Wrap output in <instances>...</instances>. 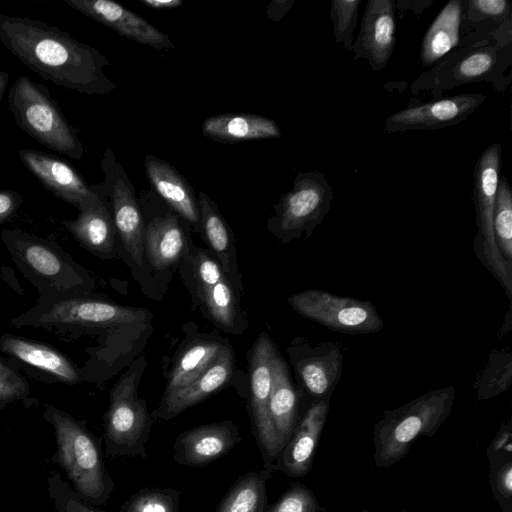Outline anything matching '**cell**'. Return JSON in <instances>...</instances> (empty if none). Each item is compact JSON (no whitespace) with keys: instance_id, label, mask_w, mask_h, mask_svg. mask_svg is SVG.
<instances>
[{"instance_id":"obj_1","label":"cell","mask_w":512,"mask_h":512,"mask_svg":"<svg viewBox=\"0 0 512 512\" xmlns=\"http://www.w3.org/2000/svg\"><path fill=\"white\" fill-rule=\"evenodd\" d=\"M0 42L43 79L87 95L116 88L104 72L108 59L58 26L37 19L0 14Z\"/></svg>"},{"instance_id":"obj_2","label":"cell","mask_w":512,"mask_h":512,"mask_svg":"<svg viewBox=\"0 0 512 512\" xmlns=\"http://www.w3.org/2000/svg\"><path fill=\"white\" fill-rule=\"evenodd\" d=\"M2 241L18 269L44 300L83 296L93 287L88 272L59 245L19 229L2 230Z\"/></svg>"},{"instance_id":"obj_3","label":"cell","mask_w":512,"mask_h":512,"mask_svg":"<svg viewBox=\"0 0 512 512\" xmlns=\"http://www.w3.org/2000/svg\"><path fill=\"white\" fill-rule=\"evenodd\" d=\"M43 418L54 428L57 451L53 460L65 471L73 489L86 502L104 504L114 487L97 439L67 412L49 404Z\"/></svg>"},{"instance_id":"obj_4","label":"cell","mask_w":512,"mask_h":512,"mask_svg":"<svg viewBox=\"0 0 512 512\" xmlns=\"http://www.w3.org/2000/svg\"><path fill=\"white\" fill-rule=\"evenodd\" d=\"M456 388L432 390L393 410H385L374 426L376 467L392 466L420 436H432L449 416Z\"/></svg>"},{"instance_id":"obj_5","label":"cell","mask_w":512,"mask_h":512,"mask_svg":"<svg viewBox=\"0 0 512 512\" xmlns=\"http://www.w3.org/2000/svg\"><path fill=\"white\" fill-rule=\"evenodd\" d=\"M7 102L18 127L44 146L71 159L84 156L77 130L64 117L46 85L19 76Z\"/></svg>"},{"instance_id":"obj_6","label":"cell","mask_w":512,"mask_h":512,"mask_svg":"<svg viewBox=\"0 0 512 512\" xmlns=\"http://www.w3.org/2000/svg\"><path fill=\"white\" fill-rule=\"evenodd\" d=\"M142 309L121 306L85 296L39 299L38 304L10 321L16 327L32 326L68 332L75 329L118 328L147 319Z\"/></svg>"},{"instance_id":"obj_7","label":"cell","mask_w":512,"mask_h":512,"mask_svg":"<svg viewBox=\"0 0 512 512\" xmlns=\"http://www.w3.org/2000/svg\"><path fill=\"white\" fill-rule=\"evenodd\" d=\"M146 367L144 356L139 357L114 385L105 415L104 439L110 457L147 455L151 417L147 404L137 394L141 375Z\"/></svg>"},{"instance_id":"obj_8","label":"cell","mask_w":512,"mask_h":512,"mask_svg":"<svg viewBox=\"0 0 512 512\" xmlns=\"http://www.w3.org/2000/svg\"><path fill=\"white\" fill-rule=\"evenodd\" d=\"M501 147L494 143L479 157L473 173V202L476 211L477 234L474 252L480 263L498 281L512 300V262L500 254L493 229V215L499 180Z\"/></svg>"},{"instance_id":"obj_9","label":"cell","mask_w":512,"mask_h":512,"mask_svg":"<svg viewBox=\"0 0 512 512\" xmlns=\"http://www.w3.org/2000/svg\"><path fill=\"white\" fill-rule=\"evenodd\" d=\"M332 199V188L323 173L300 172L291 191L282 194L274 206L268 230L282 243L303 235L307 239L328 214Z\"/></svg>"},{"instance_id":"obj_10","label":"cell","mask_w":512,"mask_h":512,"mask_svg":"<svg viewBox=\"0 0 512 512\" xmlns=\"http://www.w3.org/2000/svg\"><path fill=\"white\" fill-rule=\"evenodd\" d=\"M288 303L302 317L339 333H376L384 327L381 316L368 300L310 289L291 295Z\"/></svg>"},{"instance_id":"obj_11","label":"cell","mask_w":512,"mask_h":512,"mask_svg":"<svg viewBox=\"0 0 512 512\" xmlns=\"http://www.w3.org/2000/svg\"><path fill=\"white\" fill-rule=\"evenodd\" d=\"M101 168L104 182L96 186L109 201L116 231L123 246L133 260L141 265L145 224L134 186L110 147L104 151Z\"/></svg>"},{"instance_id":"obj_12","label":"cell","mask_w":512,"mask_h":512,"mask_svg":"<svg viewBox=\"0 0 512 512\" xmlns=\"http://www.w3.org/2000/svg\"><path fill=\"white\" fill-rule=\"evenodd\" d=\"M291 364L304 391L315 402L329 400L336 388L343 368L339 347L329 341L310 345L297 337L288 348Z\"/></svg>"},{"instance_id":"obj_13","label":"cell","mask_w":512,"mask_h":512,"mask_svg":"<svg viewBox=\"0 0 512 512\" xmlns=\"http://www.w3.org/2000/svg\"><path fill=\"white\" fill-rule=\"evenodd\" d=\"M276 351L269 336L261 333L249 356L252 420L259 445L268 465H271V462L282 451L268 412L271 367Z\"/></svg>"},{"instance_id":"obj_14","label":"cell","mask_w":512,"mask_h":512,"mask_svg":"<svg viewBox=\"0 0 512 512\" xmlns=\"http://www.w3.org/2000/svg\"><path fill=\"white\" fill-rule=\"evenodd\" d=\"M19 158L54 196L73 205L78 211L95 204L100 195L86 183L82 175L69 162L36 149L18 151Z\"/></svg>"},{"instance_id":"obj_15","label":"cell","mask_w":512,"mask_h":512,"mask_svg":"<svg viewBox=\"0 0 512 512\" xmlns=\"http://www.w3.org/2000/svg\"><path fill=\"white\" fill-rule=\"evenodd\" d=\"M485 99L483 94H460L407 107L389 116L383 128L392 133L449 127L464 121Z\"/></svg>"},{"instance_id":"obj_16","label":"cell","mask_w":512,"mask_h":512,"mask_svg":"<svg viewBox=\"0 0 512 512\" xmlns=\"http://www.w3.org/2000/svg\"><path fill=\"white\" fill-rule=\"evenodd\" d=\"M0 350L15 363L39 374L42 381L75 385L81 373L75 363L58 349L18 335L0 336Z\"/></svg>"},{"instance_id":"obj_17","label":"cell","mask_w":512,"mask_h":512,"mask_svg":"<svg viewBox=\"0 0 512 512\" xmlns=\"http://www.w3.org/2000/svg\"><path fill=\"white\" fill-rule=\"evenodd\" d=\"M62 1L72 9L137 43L157 50L175 47L168 35L116 2L110 0Z\"/></svg>"},{"instance_id":"obj_18","label":"cell","mask_w":512,"mask_h":512,"mask_svg":"<svg viewBox=\"0 0 512 512\" xmlns=\"http://www.w3.org/2000/svg\"><path fill=\"white\" fill-rule=\"evenodd\" d=\"M395 24V1H369L360 32L350 47L354 58L366 59L374 71L384 69L395 46Z\"/></svg>"},{"instance_id":"obj_19","label":"cell","mask_w":512,"mask_h":512,"mask_svg":"<svg viewBox=\"0 0 512 512\" xmlns=\"http://www.w3.org/2000/svg\"><path fill=\"white\" fill-rule=\"evenodd\" d=\"M510 47H479L453 53L441 61L431 72L433 86L442 89L460 84L493 80L496 72H504Z\"/></svg>"},{"instance_id":"obj_20","label":"cell","mask_w":512,"mask_h":512,"mask_svg":"<svg viewBox=\"0 0 512 512\" xmlns=\"http://www.w3.org/2000/svg\"><path fill=\"white\" fill-rule=\"evenodd\" d=\"M239 440L237 426L231 421L195 427L178 436L173 459L186 466L206 465L228 453Z\"/></svg>"},{"instance_id":"obj_21","label":"cell","mask_w":512,"mask_h":512,"mask_svg":"<svg viewBox=\"0 0 512 512\" xmlns=\"http://www.w3.org/2000/svg\"><path fill=\"white\" fill-rule=\"evenodd\" d=\"M146 176L158 196L186 223L201 233V219L194 191L189 182L172 165L148 154L144 160Z\"/></svg>"},{"instance_id":"obj_22","label":"cell","mask_w":512,"mask_h":512,"mask_svg":"<svg viewBox=\"0 0 512 512\" xmlns=\"http://www.w3.org/2000/svg\"><path fill=\"white\" fill-rule=\"evenodd\" d=\"M90 187L99 193V200L80 210L74 220H64L63 225L82 247L100 258H111L117 231L110 204L96 184Z\"/></svg>"},{"instance_id":"obj_23","label":"cell","mask_w":512,"mask_h":512,"mask_svg":"<svg viewBox=\"0 0 512 512\" xmlns=\"http://www.w3.org/2000/svg\"><path fill=\"white\" fill-rule=\"evenodd\" d=\"M233 368L234 355L232 349L226 345L202 375L187 386L163 396L157 412L158 418H173L222 389L229 382Z\"/></svg>"},{"instance_id":"obj_24","label":"cell","mask_w":512,"mask_h":512,"mask_svg":"<svg viewBox=\"0 0 512 512\" xmlns=\"http://www.w3.org/2000/svg\"><path fill=\"white\" fill-rule=\"evenodd\" d=\"M185 223L171 210L145 225L144 254L155 269H166L184 257L192 244Z\"/></svg>"},{"instance_id":"obj_25","label":"cell","mask_w":512,"mask_h":512,"mask_svg":"<svg viewBox=\"0 0 512 512\" xmlns=\"http://www.w3.org/2000/svg\"><path fill=\"white\" fill-rule=\"evenodd\" d=\"M201 235L208 244L224 274L243 293L242 275L238 269L234 234L215 202L204 192L198 193Z\"/></svg>"},{"instance_id":"obj_26","label":"cell","mask_w":512,"mask_h":512,"mask_svg":"<svg viewBox=\"0 0 512 512\" xmlns=\"http://www.w3.org/2000/svg\"><path fill=\"white\" fill-rule=\"evenodd\" d=\"M329 409V400L313 403L284 446L281 467L291 476H303L311 467Z\"/></svg>"},{"instance_id":"obj_27","label":"cell","mask_w":512,"mask_h":512,"mask_svg":"<svg viewBox=\"0 0 512 512\" xmlns=\"http://www.w3.org/2000/svg\"><path fill=\"white\" fill-rule=\"evenodd\" d=\"M205 137L217 142L236 143L280 138L276 122L250 113H223L208 117L202 124Z\"/></svg>"},{"instance_id":"obj_28","label":"cell","mask_w":512,"mask_h":512,"mask_svg":"<svg viewBox=\"0 0 512 512\" xmlns=\"http://www.w3.org/2000/svg\"><path fill=\"white\" fill-rule=\"evenodd\" d=\"M297 406L298 396L289 369L284 359L276 351L271 367L268 412L282 449L294 432Z\"/></svg>"},{"instance_id":"obj_29","label":"cell","mask_w":512,"mask_h":512,"mask_svg":"<svg viewBox=\"0 0 512 512\" xmlns=\"http://www.w3.org/2000/svg\"><path fill=\"white\" fill-rule=\"evenodd\" d=\"M239 293L226 276L217 284L198 291L193 297L196 305L217 327L229 333L242 334L247 320L240 307Z\"/></svg>"},{"instance_id":"obj_30","label":"cell","mask_w":512,"mask_h":512,"mask_svg":"<svg viewBox=\"0 0 512 512\" xmlns=\"http://www.w3.org/2000/svg\"><path fill=\"white\" fill-rule=\"evenodd\" d=\"M464 17L463 2H448L428 28L420 50L424 66L439 61L459 43V32Z\"/></svg>"},{"instance_id":"obj_31","label":"cell","mask_w":512,"mask_h":512,"mask_svg":"<svg viewBox=\"0 0 512 512\" xmlns=\"http://www.w3.org/2000/svg\"><path fill=\"white\" fill-rule=\"evenodd\" d=\"M226 345L215 339L197 340L189 345L176 360L163 396L187 386L202 375Z\"/></svg>"},{"instance_id":"obj_32","label":"cell","mask_w":512,"mask_h":512,"mask_svg":"<svg viewBox=\"0 0 512 512\" xmlns=\"http://www.w3.org/2000/svg\"><path fill=\"white\" fill-rule=\"evenodd\" d=\"M270 470L253 471L239 479L221 501L217 512H267L266 483Z\"/></svg>"},{"instance_id":"obj_33","label":"cell","mask_w":512,"mask_h":512,"mask_svg":"<svg viewBox=\"0 0 512 512\" xmlns=\"http://www.w3.org/2000/svg\"><path fill=\"white\" fill-rule=\"evenodd\" d=\"M512 383V355L510 350H494L488 364L475 383L480 400L496 397L507 391Z\"/></svg>"},{"instance_id":"obj_34","label":"cell","mask_w":512,"mask_h":512,"mask_svg":"<svg viewBox=\"0 0 512 512\" xmlns=\"http://www.w3.org/2000/svg\"><path fill=\"white\" fill-rule=\"evenodd\" d=\"M182 260L185 262L187 285L192 294L221 281L224 274L219 263L204 249L189 246Z\"/></svg>"},{"instance_id":"obj_35","label":"cell","mask_w":512,"mask_h":512,"mask_svg":"<svg viewBox=\"0 0 512 512\" xmlns=\"http://www.w3.org/2000/svg\"><path fill=\"white\" fill-rule=\"evenodd\" d=\"M493 229L500 254L508 262H512V192L504 177H499L498 180Z\"/></svg>"},{"instance_id":"obj_36","label":"cell","mask_w":512,"mask_h":512,"mask_svg":"<svg viewBox=\"0 0 512 512\" xmlns=\"http://www.w3.org/2000/svg\"><path fill=\"white\" fill-rule=\"evenodd\" d=\"M180 494L172 488L144 489L131 496L121 512H179Z\"/></svg>"},{"instance_id":"obj_37","label":"cell","mask_w":512,"mask_h":512,"mask_svg":"<svg viewBox=\"0 0 512 512\" xmlns=\"http://www.w3.org/2000/svg\"><path fill=\"white\" fill-rule=\"evenodd\" d=\"M47 490L56 512H104L83 500L59 473L49 475Z\"/></svg>"},{"instance_id":"obj_38","label":"cell","mask_w":512,"mask_h":512,"mask_svg":"<svg viewBox=\"0 0 512 512\" xmlns=\"http://www.w3.org/2000/svg\"><path fill=\"white\" fill-rule=\"evenodd\" d=\"M359 0H333L331 2V20L336 43H343L346 49L353 44V33L358 18Z\"/></svg>"},{"instance_id":"obj_39","label":"cell","mask_w":512,"mask_h":512,"mask_svg":"<svg viewBox=\"0 0 512 512\" xmlns=\"http://www.w3.org/2000/svg\"><path fill=\"white\" fill-rule=\"evenodd\" d=\"M30 386L14 364L0 358V409L28 397Z\"/></svg>"},{"instance_id":"obj_40","label":"cell","mask_w":512,"mask_h":512,"mask_svg":"<svg viewBox=\"0 0 512 512\" xmlns=\"http://www.w3.org/2000/svg\"><path fill=\"white\" fill-rule=\"evenodd\" d=\"M267 512H318V505L309 489L296 485Z\"/></svg>"},{"instance_id":"obj_41","label":"cell","mask_w":512,"mask_h":512,"mask_svg":"<svg viewBox=\"0 0 512 512\" xmlns=\"http://www.w3.org/2000/svg\"><path fill=\"white\" fill-rule=\"evenodd\" d=\"M511 5L506 0H470L465 18L471 21L492 19L498 22L510 20Z\"/></svg>"},{"instance_id":"obj_42","label":"cell","mask_w":512,"mask_h":512,"mask_svg":"<svg viewBox=\"0 0 512 512\" xmlns=\"http://www.w3.org/2000/svg\"><path fill=\"white\" fill-rule=\"evenodd\" d=\"M23 201V196L15 190H0V225L12 218Z\"/></svg>"},{"instance_id":"obj_43","label":"cell","mask_w":512,"mask_h":512,"mask_svg":"<svg viewBox=\"0 0 512 512\" xmlns=\"http://www.w3.org/2000/svg\"><path fill=\"white\" fill-rule=\"evenodd\" d=\"M495 489L498 496L510 500L512 495V463H503L496 471Z\"/></svg>"},{"instance_id":"obj_44","label":"cell","mask_w":512,"mask_h":512,"mask_svg":"<svg viewBox=\"0 0 512 512\" xmlns=\"http://www.w3.org/2000/svg\"><path fill=\"white\" fill-rule=\"evenodd\" d=\"M145 6L153 10H170L178 8L183 4L182 0H138Z\"/></svg>"},{"instance_id":"obj_45","label":"cell","mask_w":512,"mask_h":512,"mask_svg":"<svg viewBox=\"0 0 512 512\" xmlns=\"http://www.w3.org/2000/svg\"><path fill=\"white\" fill-rule=\"evenodd\" d=\"M9 82V74L6 71H0V102L3 98V95L7 89V85Z\"/></svg>"},{"instance_id":"obj_46","label":"cell","mask_w":512,"mask_h":512,"mask_svg":"<svg viewBox=\"0 0 512 512\" xmlns=\"http://www.w3.org/2000/svg\"><path fill=\"white\" fill-rule=\"evenodd\" d=\"M402 512H411V511H402Z\"/></svg>"}]
</instances>
